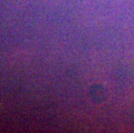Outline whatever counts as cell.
<instances>
[{
  "instance_id": "cell-1",
  "label": "cell",
  "mask_w": 134,
  "mask_h": 133,
  "mask_svg": "<svg viewBox=\"0 0 134 133\" xmlns=\"http://www.w3.org/2000/svg\"><path fill=\"white\" fill-rule=\"evenodd\" d=\"M89 96L93 102L96 104L103 103L107 99V90L102 85L95 84L91 86L89 90Z\"/></svg>"
}]
</instances>
